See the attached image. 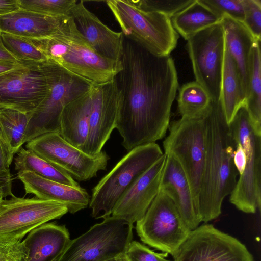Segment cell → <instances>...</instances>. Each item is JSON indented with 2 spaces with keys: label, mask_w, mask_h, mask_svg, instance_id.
Masks as SVG:
<instances>
[{
  "label": "cell",
  "mask_w": 261,
  "mask_h": 261,
  "mask_svg": "<svg viewBox=\"0 0 261 261\" xmlns=\"http://www.w3.org/2000/svg\"><path fill=\"white\" fill-rule=\"evenodd\" d=\"M121 61L116 79L122 102L115 128L129 151L165 136L178 82L170 55H153L125 37Z\"/></svg>",
  "instance_id": "1"
},
{
  "label": "cell",
  "mask_w": 261,
  "mask_h": 261,
  "mask_svg": "<svg viewBox=\"0 0 261 261\" xmlns=\"http://www.w3.org/2000/svg\"><path fill=\"white\" fill-rule=\"evenodd\" d=\"M205 120V159L196 212L201 222L206 223L221 214L223 201L234 189L238 173L233 161L237 144L220 100L211 101Z\"/></svg>",
  "instance_id": "2"
},
{
  "label": "cell",
  "mask_w": 261,
  "mask_h": 261,
  "mask_svg": "<svg viewBox=\"0 0 261 261\" xmlns=\"http://www.w3.org/2000/svg\"><path fill=\"white\" fill-rule=\"evenodd\" d=\"M30 39L48 60L91 85L111 81L122 69L121 60L108 59L95 51L70 15L50 37Z\"/></svg>",
  "instance_id": "3"
},
{
  "label": "cell",
  "mask_w": 261,
  "mask_h": 261,
  "mask_svg": "<svg viewBox=\"0 0 261 261\" xmlns=\"http://www.w3.org/2000/svg\"><path fill=\"white\" fill-rule=\"evenodd\" d=\"M106 3L125 38L157 56L170 55L176 47L179 35L166 15L145 9L140 1Z\"/></svg>",
  "instance_id": "4"
},
{
  "label": "cell",
  "mask_w": 261,
  "mask_h": 261,
  "mask_svg": "<svg viewBox=\"0 0 261 261\" xmlns=\"http://www.w3.org/2000/svg\"><path fill=\"white\" fill-rule=\"evenodd\" d=\"M164 153L155 142L135 147L92 190L89 204L92 217L105 219L125 191Z\"/></svg>",
  "instance_id": "5"
},
{
  "label": "cell",
  "mask_w": 261,
  "mask_h": 261,
  "mask_svg": "<svg viewBox=\"0 0 261 261\" xmlns=\"http://www.w3.org/2000/svg\"><path fill=\"white\" fill-rule=\"evenodd\" d=\"M229 127L236 143L241 144L247 158L245 170L230 194L229 201L239 210L254 214L261 206V135L255 132L245 105Z\"/></svg>",
  "instance_id": "6"
},
{
  "label": "cell",
  "mask_w": 261,
  "mask_h": 261,
  "mask_svg": "<svg viewBox=\"0 0 261 261\" xmlns=\"http://www.w3.org/2000/svg\"><path fill=\"white\" fill-rule=\"evenodd\" d=\"M205 115L173 121L168 127L169 133L163 143L164 153L172 156L185 174L195 210L205 159Z\"/></svg>",
  "instance_id": "7"
},
{
  "label": "cell",
  "mask_w": 261,
  "mask_h": 261,
  "mask_svg": "<svg viewBox=\"0 0 261 261\" xmlns=\"http://www.w3.org/2000/svg\"><path fill=\"white\" fill-rule=\"evenodd\" d=\"M57 67L49 60L27 61L23 67L0 74V109L32 112L50 92Z\"/></svg>",
  "instance_id": "8"
},
{
  "label": "cell",
  "mask_w": 261,
  "mask_h": 261,
  "mask_svg": "<svg viewBox=\"0 0 261 261\" xmlns=\"http://www.w3.org/2000/svg\"><path fill=\"white\" fill-rule=\"evenodd\" d=\"M70 240L57 261H104L125 253L133 225L110 216Z\"/></svg>",
  "instance_id": "9"
},
{
  "label": "cell",
  "mask_w": 261,
  "mask_h": 261,
  "mask_svg": "<svg viewBox=\"0 0 261 261\" xmlns=\"http://www.w3.org/2000/svg\"><path fill=\"white\" fill-rule=\"evenodd\" d=\"M136 230L145 244L173 256L191 230L182 221L172 200L159 192Z\"/></svg>",
  "instance_id": "10"
},
{
  "label": "cell",
  "mask_w": 261,
  "mask_h": 261,
  "mask_svg": "<svg viewBox=\"0 0 261 261\" xmlns=\"http://www.w3.org/2000/svg\"><path fill=\"white\" fill-rule=\"evenodd\" d=\"M27 149L80 181H87L106 170L109 156L101 151L91 156L65 140L58 132L38 136L27 143Z\"/></svg>",
  "instance_id": "11"
},
{
  "label": "cell",
  "mask_w": 261,
  "mask_h": 261,
  "mask_svg": "<svg viewBox=\"0 0 261 261\" xmlns=\"http://www.w3.org/2000/svg\"><path fill=\"white\" fill-rule=\"evenodd\" d=\"M187 49L196 82L211 100H220L225 39L221 23L202 30L187 40Z\"/></svg>",
  "instance_id": "12"
},
{
  "label": "cell",
  "mask_w": 261,
  "mask_h": 261,
  "mask_svg": "<svg viewBox=\"0 0 261 261\" xmlns=\"http://www.w3.org/2000/svg\"><path fill=\"white\" fill-rule=\"evenodd\" d=\"M62 203L12 196L0 200V241H18L31 231L68 213Z\"/></svg>",
  "instance_id": "13"
},
{
  "label": "cell",
  "mask_w": 261,
  "mask_h": 261,
  "mask_svg": "<svg viewBox=\"0 0 261 261\" xmlns=\"http://www.w3.org/2000/svg\"><path fill=\"white\" fill-rule=\"evenodd\" d=\"M92 86L58 65L50 92L32 112L28 114L25 143L44 134L59 133L60 117L64 108L87 92Z\"/></svg>",
  "instance_id": "14"
},
{
  "label": "cell",
  "mask_w": 261,
  "mask_h": 261,
  "mask_svg": "<svg viewBox=\"0 0 261 261\" xmlns=\"http://www.w3.org/2000/svg\"><path fill=\"white\" fill-rule=\"evenodd\" d=\"M172 256L174 261H254L239 240L208 224L191 230Z\"/></svg>",
  "instance_id": "15"
},
{
  "label": "cell",
  "mask_w": 261,
  "mask_h": 261,
  "mask_svg": "<svg viewBox=\"0 0 261 261\" xmlns=\"http://www.w3.org/2000/svg\"><path fill=\"white\" fill-rule=\"evenodd\" d=\"M89 131L82 150L94 156L99 153L116 128L122 94L116 77L91 88Z\"/></svg>",
  "instance_id": "16"
},
{
  "label": "cell",
  "mask_w": 261,
  "mask_h": 261,
  "mask_svg": "<svg viewBox=\"0 0 261 261\" xmlns=\"http://www.w3.org/2000/svg\"><path fill=\"white\" fill-rule=\"evenodd\" d=\"M166 155L164 153L122 194L111 216L133 225L144 216L158 194Z\"/></svg>",
  "instance_id": "17"
},
{
  "label": "cell",
  "mask_w": 261,
  "mask_h": 261,
  "mask_svg": "<svg viewBox=\"0 0 261 261\" xmlns=\"http://www.w3.org/2000/svg\"><path fill=\"white\" fill-rule=\"evenodd\" d=\"M69 15L88 43L98 54L108 59L121 60L124 37L103 23L84 5L83 1L72 8Z\"/></svg>",
  "instance_id": "18"
},
{
  "label": "cell",
  "mask_w": 261,
  "mask_h": 261,
  "mask_svg": "<svg viewBox=\"0 0 261 261\" xmlns=\"http://www.w3.org/2000/svg\"><path fill=\"white\" fill-rule=\"evenodd\" d=\"M17 178L23 184L27 194L47 200L64 204L71 214L85 209L89 205L90 196L79 186H70L43 178L30 171L18 172Z\"/></svg>",
  "instance_id": "19"
},
{
  "label": "cell",
  "mask_w": 261,
  "mask_h": 261,
  "mask_svg": "<svg viewBox=\"0 0 261 261\" xmlns=\"http://www.w3.org/2000/svg\"><path fill=\"white\" fill-rule=\"evenodd\" d=\"M160 191L172 200L182 221L191 231L198 226L201 221L196 212L188 181L180 164L170 155H166Z\"/></svg>",
  "instance_id": "20"
},
{
  "label": "cell",
  "mask_w": 261,
  "mask_h": 261,
  "mask_svg": "<svg viewBox=\"0 0 261 261\" xmlns=\"http://www.w3.org/2000/svg\"><path fill=\"white\" fill-rule=\"evenodd\" d=\"M70 241L65 225L46 223L31 231L22 241L28 261H57Z\"/></svg>",
  "instance_id": "21"
},
{
  "label": "cell",
  "mask_w": 261,
  "mask_h": 261,
  "mask_svg": "<svg viewBox=\"0 0 261 261\" xmlns=\"http://www.w3.org/2000/svg\"><path fill=\"white\" fill-rule=\"evenodd\" d=\"M66 16L50 17L20 9L0 16V32L29 39L46 38L58 31Z\"/></svg>",
  "instance_id": "22"
},
{
  "label": "cell",
  "mask_w": 261,
  "mask_h": 261,
  "mask_svg": "<svg viewBox=\"0 0 261 261\" xmlns=\"http://www.w3.org/2000/svg\"><path fill=\"white\" fill-rule=\"evenodd\" d=\"M225 46L234 60L245 97L249 81V64L251 49L257 41L242 21L224 15L220 22Z\"/></svg>",
  "instance_id": "23"
},
{
  "label": "cell",
  "mask_w": 261,
  "mask_h": 261,
  "mask_svg": "<svg viewBox=\"0 0 261 261\" xmlns=\"http://www.w3.org/2000/svg\"><path fill=\"white\" fill-rule=\"evenodd\" d=\"M91 88L66 105L60 117V135L67 142L82 150L89 131Z\"/></svg>",
  "instance_id": "24"
},
{
  "label": "cell",
  "mask_w": 261,
  "mask_h": 261,
  "mask_svg": "<svg viewBox=\"0 0 261 261\" xmlns=\"http://www.w3.org/2000/svg\"><path fill=\"white\" fill-rule=\"evenodd\" d=\"M222 18L200 0H193L173 16L170 20L174 30L187 40L196 33L220 23Z\"/></svg>",
  "instance_id": "25"
},
{
  "label": "cell",
  "mask_w": 261,
  "mask_h": 261,
  "mask_svg": "<svg viewBox=\"0 0 261 261\" xmlns=\"http://www.w3.org/2000/svg\"><path fill=\"white\" fill-rule=\"evenodd\" d=\"M220 100L229 125L240 108L245 104V97L236 63L227 50L225 44Z\"/></svg>",
  "instance_id": "26"
},
{
  "label": "cell",
  "mask_w": 261,
  "mask_h": 261,
  "mask_svg": "<svg viewBox=\"0 0 261 261\" xmlns=\"http://www.w3.org/2000/svg\"><path fill=\"white\" fill-rule=\"evenodd\" d=\"M260 41L256 42L251 51L249 64V81L245 106L251 125L261 135V64Z\"/></svg>",
  "instance_id": "27"
},
{
  "label": "cell",
  "mask_w": 261,
  "mask_h": 261,
  "mask_svg": "<svg viewBox=\"0 0 261 261\" xmlns=\"http://www.w3.org/2000/svg\"><path fill=\"white\" fill-rule=\"evenodd\" d=\"M18 172L30 171L48 179L70 186H80L73 177L48 163L29 149L21 147L14 159Z\"/></svg>",
  "instance_id": "28"
},
{
  "label": "cell",
  "mask_w": 261,
  "mask_h": 261,
  "mask_svg": "<svg viewBox=\"0 0 261 261\" xmlns=\"http://www.w3.org/2000/svg\"><path fill=\"white\" fill-rule=\"evenodd\" d=\"M28 121L27 114L11 109H0V134L13 155L25 143Z\"/></svg>",
  "instance_id": "29"
},
{
  "label": "cell",
  "mask_w": 261,
  "mask_h": 261,
  "mask_svg": "<svg viewBox=\"0 0 261 261\" xmlns=\"http://www.w3.org/2000/svg\"><path fill=\"white\" fill-rule=\"evenodd\" d=\"M211 101L207 92L197 82L187 83L179 89L178 110L181 117H203L207 113Z\"/></svg>",
  "instance_id": "30"
},
{
  "label": "cell",
  "mask_w": 261,
  "mask_h": 261,
  "mask_svg": "<svg viewBox=\"0 0 261 261\" xmlns=\"http://www.w3.org/2000/svg\"><path fill=\"white\" fill-rule=\"evenodd\" d=\"M4 46L19 61L43 62L48 61L44 53L29 38L1 32Z\"/></svg>",
  "instance_id": "31"
},
{
  "label": "cell",
  "mask_w": 261,
  "mask_h": 261,
  "mask_svg": "<svg viewBox=\"0 0 261 261\" xmlns=\"http://www.w3.org/2000/svg\"><path fill=\"white\" fill-rule=\"evenodd\" d=\"M76 0H19L21 9L50 17L69 15Z\"/></svg>",
  "instance_id": "32"
},
{
  "label": "cell",
  "mask_w": 261,
  "mask_h": 261,
  "mask_svg": "<svg viewBox=\"0 0 261 261\" xmlns=\"http://www.w3.org/2000/svg\"><path fill=\"white\" fill-rule=\"evenodd\" d=\"M216 14L223 17L228 16L243 22L244 11L242 0H200Z\"/></svg>",
  "instance_id": "33"
},
{
  "label": "cell",
  "mask_w": 261,
  "mask_h": 261,
  "mask_svg": "<svg viewBox=\"0 0 261 261\" xmlns=\"http://www.w3.org/2000/svg\"><path fill=\"white\" fill-rule=\"evenodd\" d=\"M243 23L257 41L261 36V1L242 0Z\"/></svg>",
  "instance_id": "34"
},
{
  "label": "cell",
  "mask_w": 261,
  "mask_h": 261,
  "mask_svg": "<svg viewBox=\"0 0 261 261\" xmlns=\"http://www.w3.org/2000/svg\"><path fill=\"white\" fill-rule=\"evenodd\" d=\"M193 1V0H140L142 5L145 9L163 14L170 18Z\"/></svg>",
  "instance_id": "35"
},
{
  "label": "cell",
  "mask_w": 261,
  "mask_h": 261,
  "mask_svg": "<svg viewBox=\"0 0 261 261\" xmlns=\"http://www.w3.org/2000/svg\"><path fill=\"white\" fill-rule=\"evenodd\" d=\"M167 253H156L139 242L132 241L126 251L128 261H170Z\"/></svg>",
  "instance_id": "36"
},
{
  "label": "cell",
  "mask_w": 261,
  "mask_h": 261,
  "mask_svg": "<svg viewBox=\"0 0 261 261\" xmlns=\"http://www.w3.org/2000/svg\"><path fill=\"white\" fill-rule=\"evenodd\" d=\"M28 258L23 241H0V261H28Z\"/></svg>",
  "instance_id": "37"
},
{
  "label": "cell",
  "mask_w": 261,
  "mask_h": 261,
  "mask_svg": "<svg viewBox=\"0 0 261 261\" xmlns=\"http://www.w3.org/2000/svg\"><path fill=\"white\" fill-rule=\"evenodd\" d=\"M14 155L0 134V177H11L9 167Z\"/></svg>",
  "instance_id": "38"
},
{
  "label": "cell",
  "mask_w": 261,
  "mask_h": 261,
  "mask_svg": "<svg viewBox=\"0 0 261 261\" xmlns=\"http://www.w3.org/2000/svg\"><path fill=\"white\" fill-rule=\"evenodd\" d=\"M236 144L233 161L238 174L241 175L243 173L245 170L247 158L245 151L241 144L239 143H236Z\"/></svg>",
  "instance_id": "39"
},
{
  "label": "cell",
  "mask_w": 261,
  "mask_h": 261,
  "mask_svg": "<svg viewBox=\"0 0 261 261\" xmlns=\"http://www.w3.org/2000/svg\"><path fill=\"white\" fill-rule=\"evenodd\" d=\"M19 0H0V16L20 10Z\"/></svg>",
  "instance_id": "40"
},
{
  "label": "cell",
  "mask_w": 261,
  "mask_h": 261,
  "mask_svg": "<svg viewBox=\"0 0 261 261\" xmlns=\"http://www.w3.org/2000/svg\"><path fill=\"white\" fill-rule=\"evenodd\" d=\"M27 61H0V74L23 67Z\"/></svg>",
  "instance_id": "41"
},
{
  "label": "cell",
  "mask_w": 261,
  "mask_h": 261,
  "mask_svg": "<svg viewBox=\"0 0 261 261\" xmlns=\"http://www.w3.org/2000/svg\"><path fill=\"white\" fill-rule=\"evenodd\" d=\"M0 61H18L5 47L3 42L1 32H0Z\"/></svg>",
  "instance_id": "42"
},
{
  "label": "cell",
  "mask_w": 261,
  "mask_h": 261,
  "mask_svg": "<svg viewBox=\"0 0 261 261\" xmlns=\"http://www.w3.org/2000/svg\"><path fill=\"white\" fill-rule=\"evenodd\" d=\"M12 181L11 178L0 177V193L5 194L6 196H11Z\"/></svg>",
  "instance_id": "43"
},
{
  "label": "cell",
  "mask_w": 261,
  "mask_h": 261,
  "mask_svg": "<svg viewBox=\"0 0 261 261\" xmlns=\"http://www.w3.org/2000/svg\"><path fill=\"white\" fill-rule=\"evenodd\" d=\"M104 261H128L126 252Z\"/></svg>",
  "instance_id": "44"
},
{
  "label": "cell",
  "mask_w": 261,
  "mask_h": 261,
  "mask_svg": "<svg viewBox=\"0 0 261 261\" xmlns=\"http://www.w3.org/2000/svg\"><path fill=\"white\" fill-rule=\"evenodd\" d=\"M7 196H6V195L4 193H0V200L4 198H5Z\"/></svg>",
  "instance_id": "45"
}]
</instances>
